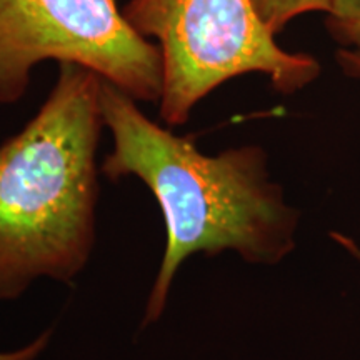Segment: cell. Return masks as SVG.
<instances>
[{"label": "cell", "instance_id": "3957f363", "mask_svg": "<svg viewBox=\"0 0 360 360\" xmlns=\"http://www.w3.org/2000/svg\"><path fill=\"white\" fill-rule=\"evenodd\" d=\"M122 13L139 34L159 40L160 117L169 127L186 124L202 98L238 75L264 74L290 96L321 74L314 57L278 47L252 0H130Z\"/></svg>", "mask_w": 360, "mask_h": 360}, {"label": "cell", "instance_id": "8992f818", "mask_svg": "<svg viewBox=\"0 0 360 360\" xmlns=\"http://www.w3.org/2000/svg\"><path fill=\"white\" fill-rule=\"evenodd\" d=\"M326 27L342 49L360 51V0H332Z\"/></svg>", "mask_w": 360, "mask_h": 360}, {"label": "cell", "instance_id": "7a4b0ae2", "mask_svg": "<svg viewBox=\"0 0 360 360\" xmlns=\"http://www.w3.org/2000/svg\"><path fill=\"white\" fill-rule=\"evenodd\" d=\"M102 79L58 64L56 87L0 146V302L39 278L70 283L96 245Z\"/></svg>", "mask_w": 360, "mask_h": 360}, {"label": "cell", "instance_id": "5b68a950", "mask_svg": "<svg viewBox=\"0 0 360 360\" xmlns=\"http://www.w3.org/2000/svg\"><path fill=\"white\" fill-rule=\"evenodd\" d=\"M252 6L264 25L277 35L302 13L322 12L327 15L332 8V0H252Z\"/></svg>", "mask_w": 360, "mask_h": 360}, {"label": "cell", "instance_id": "9c48e42d", "mask_svg": "<svg viewBox=\"0 0 360 360\" xmlns=\"http://www.w3.org/2000/svg\"><path fill=\"white\" fill-rule=\"evenodd\" d=\"M332 238H334V240L342 247V249L347 250L349 254L352 255V257L360 264V247L357 242L352 240V238L347 236H344V233H337V232H332Z\"/></svg>", "mask_w": 360, "mask_h": 360}, {"label": "cell", "instance_id": "52a82bcc", "mask_svg": "<svg viewBox=\"0 0 360 360\" xmlns=\"http://www.w3.org/2000/svg\"><path fill=\"white\" fill-rule=\"evenodd\" d=\"M52 339V330H45L44 334L35 337L32 342L24 347L11 350V352H0V360H37L45 349L49 347V342Z\"/></svg>", "mask_w": 360, "mask_h": 360}, {"label": "cell", "instance_id": "277c9868", "mask_svg": "<svg viewBox=\"0 0 360 360\" xmlns=\"http://www.w3.org/2000/svg\"><path fill=\"white\" fill-rule=\"evenodd\" d=\"M47 58L96 72L137 102H159V45L129 24L115 0H0V103L25 96Z\"/></svg>", "mask_w": 360, "mask_h": 360}, {"label": "cell", "instance_id": "6da1fadb", "mask_svg": "<svg viewBox=\"0 0 360 360\" xmlns=\"http://www.w3.org/2000/svg\"><path fill=\"white\" fill-rule=\"evenodd\" d=\"M101 112L112 135L102 175L112 182L135 177L146 184L165 224V249L143 327L162 317L174 278L193 254L215 257L232 250L245 262L274 265L295 249L299 212L270 179L262 147L205 155L191 135L150 120L137 101L103 79Z\"/></svg>", "mask_w": 360, "mask_h": 360}, {"label": "cell", "instance_id": "ba28073f", "mask_svg": "<svg viewBox=\"0 0 360 360\" xmlns=\"http://www.w3.org/2000/svg\"><path fill=\"white\" fill-rule=\"evenodd\" d=\"M337 62H339L342 72L349 77L360 79V51L359 49H340L337 52Z\"/></svg>", "mask_w": 360, "mask_h": 360}]
</instances>
